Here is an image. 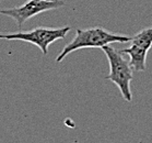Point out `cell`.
Wrapping results in <instances>:
<instances>
[{
	"instance_id": "cell-6",
	"label": "cell",
	"mask_w": 152,
	"mask_h": 143,
	"mask_svg": "<svg viewBox=\"0 0 152 143\" xmlns=\"http://www.w3.org/2000/svg\"><path fill=\"white\" fill-rule=\"evenodd\" d=\"M35 1H53V0H35Z\"/></svg>"
},
{
	"instance_id": "cell-5",
	"label": "cell",
	"mask_w": 152,
	"mask_h": 143,
	"mask_svg": "<svg viewBox=\"0 0 152 143\" xmlns=\"http://www.w3.org/2000/svg\"><path fill=\"white\" fill-rule=\"evenodd\" d=\"M65 4L61 0H53V1H35V0H28V2L22 4L20 7H14L10 9H4L0 10V14L7 16L15 20L18 27H21L28 19L37 16V14L45 12V11L58 9Z\"/></svg>"
},
{
	"instance_id": "cell-4",
	"label": "cell",
	"mask_w": 152,
	"mask_h": 143,
	"mask_svg": "<svg viewBox=\"0 0 152 143\" xmlns=\"http://www.w3.org/2000/svg\"><path fill=\"white\" fill-rule=\"evenodd\" d=\"M132 45L127 49L121 50L123 54L129 56V63L132 70L142 72L145 70V61L149 50L152 47V27L139 31L130 40Z\"/></svg>"
},
{
	"instance_id": "cell-2",
	"label": "cell",
	"mask_w": 152,
	"mask_h": 143,
	"mask_svg": "<svg viewBox=\"0 0 152 143\" xmlns=\"http://www.w3.org/2000/svg\"><path fill=\"white\" fill-rule=\"evenodd\" d=\"M110 64V74L106 79L113 82L118 89L121 90V96L125 100L130 102L132 94L130 90V83L132 80V67L130 63L126 61L124 54L114 47L105 45L102 47Z\"/></svg>"
},
{
	"instance_id": "cell-1",
	"label": "cell",
	"mask_w": 152,
	"mask_h": 143,
	"mask_svg": "<svg viewBox=\"0 0 152 143\" xmlns=\"http://www.w3.org/2000/svg\"><path fill=\"white\" fill-rule=\"evenodd\" d=\"M130 36L116 34L113 32H110L103 28H90L86 30L78 29L76 31V36L72 39V41L68 43L60 54L56 57V62L60 63L68 54L78 51L80 49H86V47H103L108 45L111 43H126L130 42Z\"/></svg>"
},
{
	"instance_id": "cell-3",
	"label": "cell",
	"mask_w": 152,
	"mask_h": 143,
	"mask_svg": "<svg viewBox=\"0 0 152 143\" xmlns=\"http://www.w3.org/2000/svg\"><path fill=\"white\" fill-rule=\"evenodd\" d=\"M71 30L70 27L62 28H44L38 27L30 31H19L2 33L0 32V40L8 41H23L31 44H34L41 50L42 53L46 55L48 52V46L52 43L66 38L68 32Z\"/></svg>"
}]
</instances>
